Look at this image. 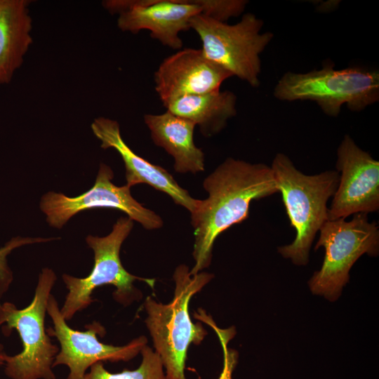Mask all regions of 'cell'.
<instances>
[{
    "label": "cell",
    "instance_id": "1",
    "mask_svg": "<svg viewBox=\"0 0 379 379\" xmlns=\"http://www.w3.org/2000/svg\"><path fill=\"white\" fill-rule=\"evenodd\" d=\"M203 186L208 193L191 213L194 228V275L208 267L217 237L232 225L248 218L249 207L279 192L270 166L227 158L207 176Z\"/></svg>",
    "mask_w": 379,
    "mask_h": 379
},
{
    "label": "cell",
    "instance_id": "2",
    "mask_svg": "<svg viewBox=\"0 0 379 379\" xmlns=\"http://www.w3.org/2000/svg\"><path fill=\"white\" fill-rule=\"evenodd\" d=\"M270 167L291 225L296 232L293 241L279 247L278 251L293 263L305 265L317 233L328 220L327 203L337 190L340 174L326 171L305 175L283 153L275 155Z\"/></svg>",
    "mask_w": 379,
    "mask_h": 379
},
{
    "label": "cell",
    "instance_id": "3",
    "mask_svg": "<svg viewBox=\"0 0 379 379\" xmlns=\"http://www.w3.org/2000/svg\"><path fill=\"white\" fill-rule=\"evenodd\" d=\"M173 277L175 288L171 302H157L149 296L145 299V324L165 369L166 378L187 379L185 368L188 347L192 343L200 344L207 334L201 323L192 321L189 303L213 275L201 272L192 275L187 266L180 265Z\"/></svg>",
    "mask_w": 379,
    "mask_h": 379
},
{
    "label": "cell",
    "instance_id": "4",
    "mask_svg": "<svg viewBox=\"0 0 379 379\" xmlns=\"http://www.w3.org/2000/svg\"><path fill=\"white\" fill-rule=\"evenodd\" d=\"M277 100L314 102L329 117H338L345 105L360 112L379 100V71L360 67L334 69L331 62L306 73L286 72L275 84Z\"/></svg>",
    "mask_w": 379,
    "mask_h": 379
},
{
    "label": "cell",
    "instance_id": "5",
    "mask_svg": "<svg viewBox=\"0 0 379 379\" xmlns=\"http://www.w3.org/2000/svg\"><path fill=\"white\" fill-rule=\"evenodd\" d=\"M102 5L118 13L117 26L133 34L142 29L165 46L182 48L180 33L190 29V20L200 13L227 22L237 13L234 0H109Z\"/></svg>",
    "mask_w": 379,
    "mask_h": 379
},
{
    "label": "cell",
    "instance_id": "6",
    "mask_svg": "<svg viewBox=\"0 0 379 379\" xmlns=\"http://www.w3.org/2000/svg\"><path fill=\"white\" fill-rule=\"evenodd\" d=\"M263 25V20L251 13L233 25L202 13L190 23L200 38L204 55L253 88L260 83V55L274 37L270 32H261Z\"/></svg>",
    "mask_w": 379,
    "mask_h": 379
},
{
    "label": "cell",
    "instance_id": "7",
    "mask_svg": "<svg viewBox=\"0 0 379 379\" xmlns=\"http://www.w3.org/2000/svg\"><path fill=\"white\" fill-rule=\"evenodd\" d=\"M56 280L54 272L44 268L39 274L34 298L19 310L9 302L0 305V325L15 328L22 343V351L5 360V373L11 379H55L53 363L59 352L45 330V315L51 291Z\"/></svg>",
    "mask_w": 379,
    "mask_h": 379
},
{
    "label": "cell",
    "instance_id": "8",
    "mask_svg": "<svg viewBox=\"0 0 379 379\" xmlns=\"http://www.w3.org/2000/svg\"><path fill=\"white\" fill-rule=\"evenodd\" d=\"M133 227V220L121 217L114 225L112 232L103 237L88 235L86 243L94 252V266L84 278H77L67 274L62 280L68 289L60 312L65 321L70 320L79 311L93 302V291L104 285L116 288L114 298L126 306L141 298V293L133 285L137 280L142 281L153 288L155 280L144 279L130 274L123 267L119 252L124 240Z\"/></svg>",
    "mask_w": 379,
    "mask_h": 379
},
{
    "label": "cell",
    "instance_id": "9",
    "mask_svg": "<svg viewBox=\"0 0 379 379\" xmlns=\"http://www.w3.org/2000/svg\"><path fill=\"white\" fill-rule=\"evenodd\" d=\"M368 214L356 213L349 221L340 218L326 221L319 230L315 251L325 249L321 269L309 281L311 291L335 301L349 281V272L363 255L376 256L379 250V229Z\"/></svg>",
    "mask_w": 379,
    "mask_h": 379
},
{
    "label": "cell",
    "instance_id": "10",
    "mask_svg": "<svg viewBox=\"0 0 379 379\" xmlns=\"http://www.w3.org/2000/svg\"><path fill=\"white\" fill-rule=\"evenodd\" d=\"M46 312L53 324V328H49L46 332L49 336L55 337L60 345L53 368L58 365L67 366L69 370L67 379H82L86 370L98 361H129L147 345V340L145 336L135 338L124 346L104 344L98 340L97 334L102 336L105 330L97 321L86 325L85 331L71 328L51 294L48 300Z\"/></svg>",
    "mask_w": 379,
    "mask_h": 379
},
{
    "label": "cell",
    "instance_id": "11",
    "mask_svg": "<svg viewBox=\"0 0 379 379\" xmlns=\"http://www.w3.org/2000/svg\"><path fill=\"white\" fill-rule=\"evenodd\" d=\"M113 176L110 167L101 164L94 185L81 195L69 197L53 192L44 194L40 208L46 215L47 222L51 227L60 229L79 212L95 208H110L124 212L146 230L161 228L163 226L161 218L133 199L131 187L127 185L119 187L113 184Z\"/></svg>",
    "mask_w": 379,
    "mask_h": 379
},
{
    "label": "cell",
    "instance_id": "12",
    "mask_svg": "<svg viewBox=\"0 0 379 379\" xmlns=\"http://www.w3.org/2000/svg\"><path fill=\"white\" fill-rule=\"evenodd\" d=\"M337 190L328 209V220L345 219L379 209V161L345 135L337 149Z\"/></svg>",
    "mask_w": 379,
    "mask_h": 379
},
{
    "label": "cell",
    "instance_id": "13",
    "mask_svg": "<svg viewBox=\"0 0 379 379\" xmlns=\"http://www.w3.org/2000/svg\"><path fill=\"white\" fill-rule=\"evenodd\" d=\"M232 74L201 49L185 48L164 59L154 74V89L164 106L185 95L220 90Z\"/></svg>",
    "mask_w": 379,
    "mask_h": 379
},
{
    "label": "cell",
    "instance_id": "14",
    "mask_svg": "<svg viewBox=\"0 0 379 379\" xmlns=\"http://www.w3.org/2000/svg\"><path fill=\"white\" fill-rule=\"evenodd\" d=\"M91 126L93 134L101 141L102 149L113 148L121 156L128 187L147 184L169 195L175 204L185 207L190 213L197 209L200 200L192 198L166 169L136 154L124 141L117 121L100 117Z\"/></svg>",
    "mask_w": 379,
    "mask_h": 379
},
{
    "label": "cell",
    "instance_id": "15",
    "mask_svg": "<svg viewBox=\"0 0 379 379\" xmlns=\"http://www.w3.org/2000/svg\"><path fill=\"white\" fill-rule=\"evenodd\" d=\"M143 118L154 144L174 159L177 173L195 174L204 171V154L194 142L193 122L167 110L159 114H146Z\"/></svg>",
    "mask_w": 379,
    "mask_h": 379
},
{
    "label": "cell",
    "instance_id": "16",
    "mask_svg": "<svg viewBox=\"0 0 379 379\" xmlns=\"http://www.w3.org/2000/svg\"><path fill=\"white\" fill-rule=\"evenodd\" d=\"M27 0H0V86L9 84L32 43Z\"/></svg>",
    "mask_w": 379,
    "mask_h": 379
},
{
    "label": "cell",
    "instance_id": "17",
    "mask_svg": "<svg viewBox=\"0 0 379 379\" xmlns=\"http://www.w3.org/2000/svg\"><path fill=\"white\" fill-rule=\"evenodd\" d=\"M237 98L230 91H216L185 95L164 105L171 113L198 126L206 137L220 132L227 121L237 114Z\"/></svg>",
    "mask_w": 379,
    "mask_h": 379
},
{
    "label": "cell",
    "instance_id": "18",
    "mask_svg": "<svg viewBox=\"0 0 379 379\" xmlns=\"http://www.w3.org/2000/svg\"><path fill=\"white\" fill-rule=\"evenodd\" d=\"M140 353L142 361L135 370L125 369L120 373L107 371L102 361L93 364L82 379H166L164 366L157 352L145 345Z\"/></svg>",
    "mask_w": 379,
    "mask_h": 379
},
{
    "label": "cell",
    "instance_id": "19",
    "mask_svg": "<svg viewBox=\"0 0 379 379\" xmlns=\"http://www.w3.org/2000/svg\"><path fill=\"white\" fill-rule=\"evenodd\" d=\"M194 317L213 328L220 340L223 350V367L218 379H232L238 363L239 354L237 350L229 348L227 344L236 334L234 326L225 329L218 327L212 317L201 308L198 310V312H194Z\"/></svg>",
    "mask_w": 379,
    "mask_h": 379
},
{
    "label": "cell",
    "instance_id": "20",
    "mask_svg": "<svg viewBox=\"0 0 379 379\" xmlns=\"http://www.w3.org/2000/svg\"><path fill=\"white\" fill-rule=\"evenodd\" d=\"M53 239H54L23 238L17 237L11 239L0 248V298L6 291H7L13 281L12 272L7 264V255L11 253L13 249L23 245L45 242Z\"/></svg>",
    "mask_w": 379,
    "mask_h": 379
},
{
    "label": "cell",
    "instance_id": "21",
    "mask_svg": "<svg viewBox=\"0 0 379 379\" xmlns=\"http://www.w3.org/2000/svg\"><path fill=\"white\" fill-rule=\"evenodd\" d=\"M6 357L7 354L4 352L3 346L0 345V366L4 365Z\"/></svg>",
    "mask_w": 379,
    "mask_h": 379
}]
</instances>
